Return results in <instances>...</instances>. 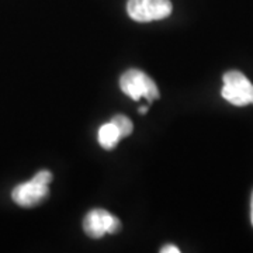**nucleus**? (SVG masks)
Wrapping results in <instances>:
<instances>
[{
    "label": "nucleus",
    "mask_w": 253,
    "mask_h": 253,
    "mask_svg": "<svg viewBox=\"0 0 253 253\" xmlns=\"http://www.w3.org/2000/svg\"><path fill=\"white\" fill-rule=\"evenodd\" d=\"M120 87L124 94L132 100H139L141 97L146 99L149 103L159 99V89L146 73L138 69H128L120 78Z\"/></svg>",
    "instance_id": "1"
},
{
    "label": "nucleus",
    "mask_w": 253,
    "mask_h": 253,
    "mask_svg": "<svg viewBox=\"0 0 253 253\" xmlns=\"http://www.w3.org/2000/svg\"><path fill=\"white\" fill-rule=\"evenodd\" d=\"M224 86L221 96L231 104L244 107L253 104V84L244 73L239 71H229L222 78Z\"/></svg>",
    "instance_id": "2"
},
{
    "label": "nucleus",
    "mask_w": 253,
    "mask_h": 253,
    "mask_svg": "<svg viewBox=\"0 0 253 253\" xmlns=\"http://www.w3.org/2000/svg\"><path fill=\"white\" fill-rule=\"evenodd\" d=\"M170 0H128L126 13L134 21L151 23L169 17L172 14Z\"/></svg>",
    "instance_id": "3"
},
{
    "label": "nucleus",
    "mask_w": 253,
    "mask_h": 253,
    "mask_svg": "<svg viewBox=\"0 0 253 253\" xmlns=\"http://www.w3.org/2000/svg\"><path fill=\"white\" fill-rule=\"evenodd\" d=\"M83 231L93 239L103 238L106 234H117L121 231V221L109 211L96 208L86 214L83 219Z\"/></svg>",
    "instance_id": "4"
},
{
    "label": "nucleus",
    "mask_w": 253,
    "mask_h": 253,
    "mask_svg": "<svg viewBox=\"0 0 253 253\" xmlns=\"http://www.w3.org/2000/svg\"><path fill=\"white\" fill-rule=\"evenodd\" d=\"M49 196V189L46 184H41L34 179L21 183L11 191L13 201L23 208H33L40 206Z\"/></svg>",
    "instance_id": "5"
},
{
    "label": "nucleus",
    "mask_w": 253,
    "mask_h": 253,
    "mask_svg": "<svg viewBox=\"0 0 253 253\" xmlns=\"http://www.w3.org/2000/svg\"><path fill=\"white\" fill-rule=\"evenodd\" d=\"M121 139V135H120V131L118 128L111 121L110 123H106L103 126H100L99 129V144L101 145V148L104 149H113L116 148L117 144Z\"/></svg>",
    "instance_id": "6"
},
{
    "label": "nucleus",
    "mask_w": 253,
    "mask_h": 253,
    "mask_svg": "<svg viewBox=\"0 0 253 253\" xmlns=\"http://www.w3.org/2000/svg\"><path fill=\"white\" fill-rule=\"evenodd\" d=\"M111 123H113V124H114V126L118 128L121 138H126V136L131 135V134H132L134 126H132V121L126 117V116L117 114V116H114V117L111 118Z\"/></svg>",
    "instance_id": "7"
},
{
    "label": "nucleus",
    "mask_w": 253,
    "mask_h": 253,
    "mask_svg": "<svg viewBox=\"0 0 253 253\" xmlns=\"http://www.w3.org/2000/svg\"><path fill=\"white\" fill-rule=\"evenodd\" d=\"M33 179L38 181V183H41V184H46L48 186L52 181V173L49 172V170H40Z\"/></svg>",
    "instance_id": "8"
},
{
    "label": "nucleus",
    "mask_w": 253,
    "mask_h": 253,
    "mask_svg": "<svg viewBox=\"0 0 253 253\" xmlns=\"http://www.w3.org/2000/svg\"><path fill=\"white\" fill-rule=\"evenodd\" d=\"M161 252L162 253H179L180 252V249H179L177 246H174V245H166V246H163L162 249H161Z\"/></svg>",
    "instance_id": "9"
},
{
    "label": "nucleus",
    "mask_w": 253,
    "mask_h": 253,
    "mask_svg": "<svg viewBox=\"0 0 253 253\" xmlns=\"http://www.w3.org/2000/svg\"><path fill=\"white\" fill-rule=\"evenodd\" d=\"M251 221H252V225H253V193H252V199H251Z\"/></svg>",
    "instance_id": "10"
},
{
    "label": "nucleus",
    "mask_w": 253,
    "mask_h": 253,
    "mask_svg": "<svg viewBox=\"0 0 253 253\" xmlns=\"http://www.w3.org/2000/svg\"><path fill=\"white\" fill-rule=\"evenodd\" d=\"M141 114H146V111H148V107L146 106H144V107H139V110H138Z\"/></svg>",
    "instance_id": "11"
}]
</instances>
